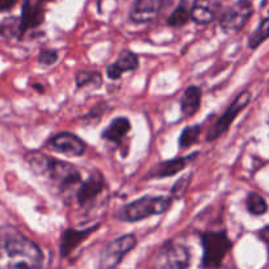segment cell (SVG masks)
Returning <instances> with one entry per match:
<instances>
[{
  "label": "cell",
  "instance_id": "1",
  "mask_svg": "<svg viewBox=\"0 0 269 269\" xmlns=\"http://www.w3.org/2000/svg\"><path fill=\"white\" fill-rule=\"evenodd\" d=\"M42 250L13 226H0V269H42Z\"/></svg>",
  "mask_w": 269,
  "mask_h": 269
},
{
  "label": "cell",
  "instance_id": "2",
  "mask_svg": "<svg viewBox=\"0 0 269 269\" xmlns=\"http://www.w3.org/2000/svg\"><path fill=\"white\" fill-rule=\"evenodd\" d=\"M25 162L28 163L33 174L49 179L57 190L64 197L75 194L83 181L82 174L77 168V165L66 160L32 151L25 155Z\"/></svg>",
  "mask_w": 269,
  "mask_h": 269
},
{
  "label": "cell",
  "instance_id": "3",
  "mask_svg": "<svg viewBox=\"0 0 269 269\" xmlns=\"http://www.w3.org/2000/svg\"><path fill=\"white\" fill-rule=\"evenodd\" d=\"M171 196H146L139 197L135 201L123 205L116 211V218L123 222L134 224L139 221L147 219L154 215H162L168 211L172 205Z\"/></svg>",
  "mask_w": 269,
  "mask_h": 269
},
{
  "label": "cell",
  "instance_id": "4",
  "mask_svg": "<svg viewBox=\"0 0 269 269\" xmlns=\"http://www.w3.org/2000/svg\"><path fill=\"white\" fill-rule=\"evenodd\" d=\"M202 246V269H219L222 261L227 256L233 242L226 230H205L199 233Z\"/></svg>",
  "mask_w": 269,
  "mask_h": 269
},
{
  "label": "cell",
  "instance_id": "5",
  "mask_svg": "<svg viewBox=\"0 0 269 269\" xmlns=\"http://www.w3.org/2000/svg\"><path fill=\"white\" fill-rule=\"evenodd\" d=\"M189 247L176 240H167L158 250L153 261L154 269H188L190 266Z\"/></svg>",
  "mask_w": 269,
  "mask_h": 269
},
{
  "label": "cell",
  "instance_id": "6",
  "mask_svg": "<svg viewBox=\"0 0 269 269\" xmlns=\"http://www.w3.org/2000/svg\"><path fill=\"white\" fill-rule=\"evenodd\" d=\"M251 99L252 93L251 91H248V89L238 93L236 97L230 103L229 107H227L226 110L222 113V116H221L219 118L211 125V128L209 129L208 134H206V141L214 142L217 141L218 138L226 134V133L229 132V129L231 128V125H233L234 121H235L236 117L248 107Z\"/></svg>",
  "mask_w": 269,
  "mask_h": 269
},
{
  "label": "cell",
  "instance_id": "7",
  "mask_svg": "<svg viewBox=\"0 0 269 269\" xmlns=\"http://www.w3.org/2000/svg\"><path fill=\"white\" fill-rule=\"evenodd\" d=\"M254 13V6L250 0H236L219 15L221 31L226 34L238 33L246 27Z\"/></svg>",
  "mask_w": 269,
  "mask_h": 269
},
{
  "label": "cell",
  "instance_id": "8",
  "mask_svg": "<svg viewBox=\"0 0 269 269\" xmlns=\"http://www.w3.org/2000/svg\"><path fill=\"white\" fill-rule=\"evenodd\" d=\"M137 243V236L134 234H125L108 242L101 252L99 269H116Z\"/></svg>",
  "mask_w": 269,
  "mask_h": 269
},
{
  "label": "cell",
  "instance_id": "9",
  "mask_svg": "<svg viewBox=\"0 0 269 269\" xmlns=\"http://www.w3.org/2000/svg\"><path fill=\"white\" fill-rule=\"evenodd\" d=\"M105 187H107V184H105L103 174L99 169H93L88 178L82 181V184L74 194L75 201L82 209H91L96 200L100 197L101 193L104 192Z\"/></svg>",
  "mask_w": 269,
  "mask_h": 269
},
{
  "label": "cell",
  "instance_id": "10",
  "mask_svg": "<svg viewBox=\"0 0 269 269\" xmlns=\"http://www.w3.org/2000/svg\"><path fill=\"white\" fill-rule=\"evenodd\" d=\"M46 147L49 150L54 151L62 155L79 158L83 156L87 151V143L77 134L70 132H61L54 134L46 142Z\"/></svg>",
  "mask_w": 269,
  "mask_h": 269
},
{
  "label": "cell",
  "instance_id": "11",
  "mask_svg": "<svg viewBox=\"0 0 269 269\" xmlns=\"http://www.w3.org/2000/svg\"><path fill=\"white\" fill-rule=\"evenodd\" d=\"M199 155V151H194V153L189 154V155L175 156L172 159H167L163 160V162L156 163L144 175V180H158V179H165L175 176V175H178L179 172L187 168L190 163L194 162Z\"/></svg>",
  "mask_w": 269,
  "mask_h": 269
},
{
  "label": "cell",
  "instance_id": "12",
  "mask_svg": "<svg viewBox=\"0 0 269 269\" xmlns=\"http://www.w3.org/2000/svg\"><path fill=\"white\" fill-rule=\"evenodd\" d=\"M100 229V224L92 225V226L86 227V229H68L63 230L61 234V242H59V255L61 257H68L72 254L83 242H86L87 239L96 233Z\"/></svg>",
  "mask_w": 269,
  "mask_h": 269
},
{
  "label": "cell",
  "instance_id": "13",
  "mask_svg": "<svg viewBox=\"0 0 269 269\" xmlns=\"http://www.w3.org/2000/svg\"><path fill=\"white\" fill-rule=\"evenodd\" d=\"M165 4V0H134L129 20L133 24H147L155 20Z\"/></svg>",
  "mask_w": 269,
  "mask_h": 269
},
{
  "label": "cell",
  "instance_id": "14",
  "mask_svg": "<svg viewBox=\"0 0 269 269\" xmlns=\"http://www.w3.org/2000/svg\"><path fill=\"white\" fill-rule=\"evenodd\" d=\"M45 20V9L43 4L37 0H25L21 7L20 16V36H24L28 31L36 29L42 25Z\"/></svg>",
  "mask_w": 269,
  "mask_h": 269
},
{
  "label": "cell",
  "instance_id": "15",
  "mask_svg": "<svg viewBox=\"0 0 269 269\" xmlns=\"http://www.w3.org/2000/svg\"><path fill=\"white\" fill-rule=\"evenodd\" d=\"M139 68V57L132 50L124 49L119 52L116 61L107 66L105 74L110 80H119L125 72H132Z\"/></svg>",
  "mask_w": 269,
  "mask_h": 269
},
{
  "label": "cell",
  "instance_id": "16",
  "mask_svg": "<svg viewBox=\"0 0 269 269\" xmlns=\"http://www.w3.org/2000/svg\"><path fill=\"white\" fill-rule=\"evenodd\" d=\"M224 0H194L192 6V20L197 25H208L218 17Z\"/></svg>",
  "mask_w": 269,
  "mask_h": 269
},
{
  "label": "cell",
  "instance_id": "17",
  "mask_svg": "<svg viewBox=\"0 0 269 269\" xmlns=\"http://www.w3.org/2000/svg\"><path fill=\"white\" fill-rule=\"evenodd\" d=\"M132 130V123L128 117L119 116L113 118L109 125L101 132V139L113 143L118 147L124 146V141Z\"/></svg>",
  "mask_w": 269,
  "mask_h": 269
},
{
  "label": "cell",
  "instance_id": "18",
  "mask_svg": "<svg viewBox=\"0 0 269 269\" xmlns=\"http://www.w3.org/2000/svg\"><path fill=\"white\" fill-rule=\"evenodd\" d=\"M202 91L197 86H189L184 89L180 97V110L184 117H193L200 110Z\"/></svg>",
  "mask_w": 269,
  "mask_h": 269
},
{
  "label": "cell",
  "instance_id": "19",
  "mask_svg": "<svg viewBox=\"0 0 269 269\" xmlns=\"http://www.w3.org/2000/svg\"><path fill=\"white\" fill-rule=\"evenodd\" d=\"M77 88H93L99 89L103 86V75L99 71L79 70L75 74Z\"/></svg>",
  "mask_w": 269,
  "mask_h": 269
},
{
  "label": "cell",
  "instance_id": "20",
  "mask_svg": "<svg viewBox=\"0 0 269 269\" xmlns=\"http://www.w3.org/2000/svg\"><path fill=\"white\" fill-rule=\"evenodd\" d=\"M246 209L254 217H260L268 211V202L259 193L250 192L246 197Z\"/></svg>",
  "mask_w": 269,
  "mask_h": 269
},
{
  "label": "cell",
  "instance_id": "21",
  "mask_svg": "<svg viewBox=\"0 0 269 269\" xmlns=\"http://www.w3.org/2000/svg\"><path fill=\"white\" fill-rule=\"evenodd\" d=\"M201 125L194 124V125L185 126L181 130L180 137H179V147H180V150H187V149L192 147L193 144L197 143L200 134H201Z\"/></svg>",
  "mask_w": 269,
  "mask_h": 269
},
{
  "label": "cell",
  "instance_id": "22",
  "mask_svg": "<svg viewBox=\"0 0 269 269\" xmlns=\"http://www.w3.org/2000/svg\"><path fill=\"white\" fill-rule=\"evenodd\" d=\"M269 38V15L259 24L254 33L248 37V49L256 50L263 42Z\"/></svg>",
  "mask_w": 269,
  "mask_h": 269
},
{
  "label": "cell",
  "instance_id": "23",
  "mask_svg": "<svg viewBox=\"0 0 269 269\" xmlns=\"http://www.w3.org/2000/svg\"><path fill=\"white\" fill-rule=\"evenodd\" d=\"M192 20V9L185 4H180L167 18V25L171 28H181Z\"/></svg>",
  "mask_w": 269,
  "mask_h": 269
},
{
  "label": "cell",
  "instance_id": "24",
  "mask_svg": "<svg viewBox=\"0 0 269 269\" xmlns=\"http://www.w3.org/2000/svg\"><path fill=\"white\" fill-rule=\"evenodd\" d=\"M0 36L6 38H21L20 36V17L9 16L4 18L3 21H0Z\"/></svg>",
  "mask_w": 269,
  "mask_h": 269
},
{
  "label": "cell",
  "instance_id": "25",
  "mask_svg": "<svg viewBox=\"0 0 269 269\" xmlns=\"http://www.w3.org/2000/svg\"><path fill=\"white\" fill-rule=\"evenodd\" d=\"M192 178L193 174L189 172V174L183 175L181 178H179L178 180L175 181L171 190H169V196L172 197V200H181L185 197L190 187V183H192Z\"/></svg>",
  "mask_w": 269,
  "mask_h": 269
},
{
  "label": "cell",
  "instance_id": "26",
  "mask_svg": "<svg viewBox=\"0 0 269 269\" xmlns=\"http://www.w3.org/2000/svg\"><path fill=\"white\" fill-rule=\"evenodd\" d=\"M58 59H59V54L57 50L43 49L41 50L40 54H38V63H40L41 66H45V67L53 66L54 63H57Z\"/></svg>",
  "mask_w": 269,
  "mask_h": 269
},
{
  "label": "cell",
  "instance_id": "27",
  "mask_svg": "<svg viewBox=\"0 0 269 269\" xmlns=\"http://www.w3.org/2000/svg\"><path fill=\"white\" fill-rule=\"evenodd\" d=\"M257 238L260 239L261 242L265 244L266 252H268V259H269V225L261 227V229L257 231Z\"/></svg>",
  "mask_w": 269,
  "mask_h": 269
},
{
  "label": "cell",
  "instance_id": "28",
  "mask_svg": "<svg viewBox=\"0 0 269 269\" xmlns=\"http://www.w3.org/2000/svg\"><path fill=\"white\" fill-rule=\"evenodd\" d=\"M17 2L18 0H0V13L9 12L11 9L15 8Z\"/></svg>",
  "mask_w": 269,
  "mask_h": 269
},
{
  "label": "cell",
  "instance_id": "29",
  "mask_svg": "<svg viewBox=\"0 0 269 269\" xmlns=\"http://www.w3.org/2000/svg\"><path fill=\"white\" fill-rule=\"evenodd\" d=\"M32 87H33V88L36 89V91L38 92V93H41V95H42L43 92H45V89H43V87L41 86V84H38V83H36V84H33V86H32Z\"/></svg>",
  "mask_w": 269,
  "mask_h": 269
},
{
  "label": "cell",
  "instance_id": "30",
  "mask_svg": "<svg viewBox=\"0 0 269 269\" xmlns=\"http://www.w3.org/2000/svg\"><path fill=\"white\" fill-rule=\"evenodd\" d=\"M37 2H40L41 4H43V3H47V2H53V0H37Z\"/></svg>",
  "mask_w": 269,
  "mask_h": 269
},
{
  "label": "cell",
  "instance_id": "31",
  "mask_svg": "<svg viewBox=\"0 0 269 269\" xmlns=\"http://www.w3.org/2000/svg\"><path fill=\"white\" fill-rule=\"evenodd\" d=\"M226 269H235V268H226Z\"/></svg>",
  "mask_w": 269,
  "mask_h": 269
}]
</instances>
